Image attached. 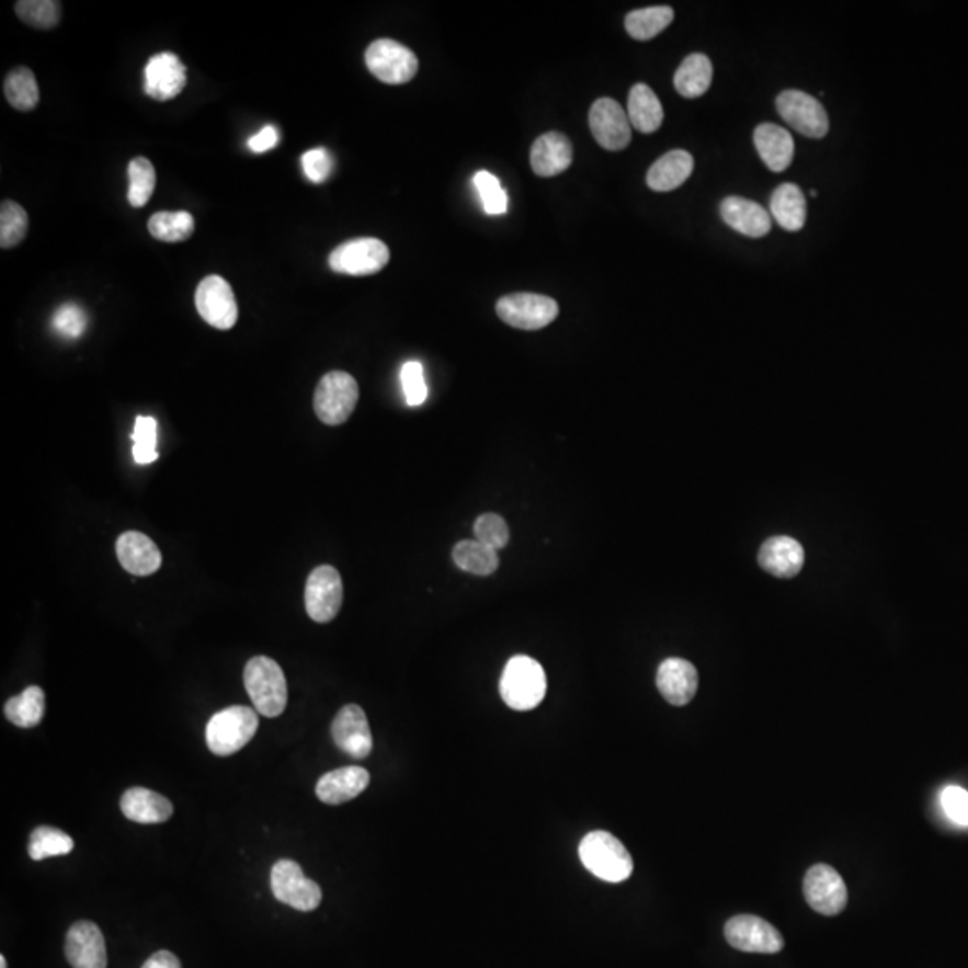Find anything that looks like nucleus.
<instances>
[{
	"label": "nucleus",
	"instance_id": "obj_40",
	"mask_svg": "<svg viewBox=\"0 0 968 968\" xmlns=\"http://www.w3.org/2000/svg\"><path fill=\"white\" fill-rule=\"evenodd\" d=\"M474 185H476L479 196H481L482 207L490 216H501L508 210V194L502 189L501 182L493 176L492 172L479 171L474 176Z\"/></svg>",
	"mask_w": 968,
	"mask_h": 968
},
{
	"label": "nucleus",
	"instance_id": "obj_32",
	"mask_svg": "<svg viewBox=\"0 0 968 968\" xmlns=\"http://www.w3.org/2000/svg\"><path fill=\"white\" fill-rule=\"evenodd\" d=\"M453 560L463 572L476 576H490L499 569L497 551L479 540L457 542L453 549Z\"/></svg>",
	"mask_w": 968,
	"mask_h": 968
},
{
	"label": "nucleus",
	"instance_id": "obj_3",
	"mask_svg": "<svg viewBox=\"0 0 968 968\" xmlns=\"http://www.w3.org/2000/svg\"><path fill=\"white\" fill-rule=\"evenodd\" d=\"M581 863L590 874L606 882H623L634 874V859L614 834L594 831L580 845Z\"/></svg>",
	"mask_w": 968,
	"mask_h": 968
},
{
	"label": "nucleus",
	"instance_id": "obj_26",
	"mask_svg": "<svg viewBox=\"0 0 968 968\" xmlns=\"http://www.w3.org/2000/svg\"><path fill=\"white\" fill-rule=\"evenodd\" d=\"M121 811L135 823H163L172 817V804L168 798L146 787H132L121 798Z\"/></svg>",
	"mask_w": 968,
	"mask_h": 968
},
{
	"label": "nucleus",
	"instance_id": "obj_14",
	"mask_svg": "<svg viewBox=\"0 0 968 968\" xmlns=\"http://www.w3.org/2000/svg\"><path fill=\"white\" fill-rule=\"evenodd\" d=\"M804 895L807 904L825 916L840 914L849 902L845 880L829 865H815L807 870Z\"/></svg>",
	"mask_w": 968,
	"mask_h": 968
},
{
	"label": "nucleus",
	"instance_id": "obj_42",
	"mask_svg": "<svg viewBox=\"0 0 968 968\" xmlns=\"http://www.w3.org/2000/svg\"><path fill=\"white\" fill-rule=\"evenodd\" d=\"M474 533H476L477 540L485 546L492 547L493 551L504 549L510 542V527H508L506 521L497 513H482L481 516H477Z\"/></svg>",
	"mask_w": 968,
	"mask_h": 968
},
{
	"label": "nucleus",
	"instance_id": "obj_27",
	"mask_svg": "<svg viewBox=\"0 0 968 968\" xmlns=\"http://www.w3.org/2000/svg\"><path fill=\"white\" fill-rule=\"evenodd\" d=\"M694 158L684 149H673L649 168L648 187L654 192H669L679 189L693 174Z\"/></svg>",
	"mask_w": 968,
	"mask_h": 968
},
{
	"label": "nucleus",
	"instance_id": "obj_43",
	"mask_svg": "<svg viewBox=\"0 0 968 968\" xmlns=\"http://www.w3.org/2000/svg\"><path fill=\"white\" fill-rule=\"evenodd\" d=\"M400 380H402L403 395H406L408 406L418 408L428 400V384L423 377V366L418 361H409L403 364Z\"/></svg>",
	"mask_w": 968,
	"mask_h": 968
},
{
	"label": "nucleus",
	"instance_id": "obj_13",
	"mask_svg": "<svg viewBox=\"0 0 968 968\" xmlns=\"http://www.w3.org/2000/svg\"><path fill=\"white\" fill-rule=\"evenodd\" d=\"M197 312L210 327L230 330L239 320V307L231 285L223 276L203 278L196 289Z\"/></svg>",
	"mask_w": 968,
	"mask_h": 968
},
{
	"label": "nucleus",
	"instance_id": "obj_35",
	"mask_svg": "<svg viewBox=\"0 0 968 968\" xmlns=\"http://www.w3.org/2000/svg\"><path fill=\"white\" fill-rule=\"evenodd\" d=\"M148 230L158 241L183 242L194 234L196 223L189 212H157L148 221Z\"/></svg>",
	"mask_w": 968,
	"mask_h": 968
},
{
	"label": "nucleus",
	"instance_id": "obj_2",
	"mask_svg": "<svg viewBox=\"0 0 968 968\" xmlns=\"http://www.w3.org/2000/svg\"><path fill=\"white\" fill-rule=\"evenodd\" d=\"M244 687L257 713L278 718L287 707V682L281 665L270 657H253L244 668Z\"/></svg>",
	"mask_w": 968,
	"mask_h": 968
},
{
	"label": "nucleus",
	"instance_id": "obj_18",
	"mask_svg": "<svg viewBox=\"0 0 968 968\" xmlns=\"http://www.w3.org/2000/svg\"><path fill=\"white\" fill-rule=\"evenodd\" d=\"M65 956L72 968H106V944L94 922H76L65 939Z\"/></svg>",
	"mask_w": 968,
	"mask_h": 968
},
{
	"label": "nucleus",
	"instance_id": "obj_11",
	"mask_svg": "<svg viewBox=\"0 0 968 968\" xmlns=\"http://www.w3.org/2000/svg\"><path fill=\"white\" fill-rule=\"evenodd\" d=\"M725 938L742 953L775 954L784 949V938L770 922L755 914H738L725 925Z\"/></svg>",
	"mask_w": 968,
	"mask_h": 968
},
{
	"label": "nucleus",
	"instance_id": "obj_9",
	"mask_svg": "<svg viewBox=\"0 0 968 968\" xmlns=\"http://www.w3.org/2000/svg\"><path fill=\"white\" fill-rule=\"evenodd\" d=\"M497 315L504 323L521 330H540L558 318V304L553 298L533 293H515L497 301Z\"/></svg>",
	"mask_w": 968,
	"mask_h": 968
},
{
	"label": "nucleus",
	"instance_id": "obj_37",
	"mask_svg": "<svg viewBox=\"0 0 968 968\" xmlns=\"http://www.w3.org/2000/svg\"><path fill=\"white\" fill-rule=\"evenodd\" d=\"M128 202L132 207L140 208L151 200L155 185H157V172L148 158H134L128 166Z\"/></svg>",
	"mask_w": 968,
	"mask_h": 968
},
{
	"label": "nucleus",
	"instance_id": "obj_25",
	"mask_svg": "<svg viewBox=\"0 0 968 968\" xmlns=\"http://www.w3.org/2000/svg\"><path fill=\"white\" fill-rule=\"evenodd\" d=\"M572 163V146L566 135H542L532 148V168L540 178L558 176Z\"/></svg>",
	"mask_w": 968,
	"mask_h": 968
},
{
	"label": "nucleus",
	"instance_id": "obj_31",
	"mask_svg": "<svg viewBox=\"0 0 968 968\" xmlns=\"http://www.w3.org/2000/svg\"><path fill=\"white\" fill-rule=\"evenodd\" d=\"M4 714L15 727L33 728L45 714V693L38 685H31L24 693L5 702Z\"/></svg>",
	"mask_w": 968,
	"mask_h": 968
},
{
	"label": "nucleus",
	"instance_id": "obj_23",
	"mask_svg": "<svg viewBox=\"0 0 968 968\" xmlns=\"http://www.w3.org/2000/svg\"><path fill=\"white\" fill-rule=\"evenodd\" d=\"M806 561L804 547L792 536H773L764 542L759 551L762 569L777 578H793L800 572Z\"/></svg>",
	"mask_w": 968,
	"mask_h": 968
},
{
	"label": "nucleus",
	"instance_id": "obj_29",
	"mask_svg": "<svg viewBox=\"0 0 968 968\" xmlns=\"http://www.w3.org/2000/svg\"><path fill=\"white\" fill-rule=\"evenodd\" d=\"M770 210L784 230L798 231L806 225V196L795 183H782L770 200Z\"/></svg>",
	"mask_w": 968,
	"mask_h": 968
},
{
	"label": "nucleus",
	"instance_id": "obj_33",
	"mask_svg": "<svg viewBox=\"0 0 968 968\" xmlns=\"http://www.w3.org/2000/svg\"><path fill=\"white\" fill-rule=\"evenodd\" d=\"M673 19V8H669V5H653V8H642V10H635L628 13L625 20V27L631 38L646 42V39L660 35L665 27H669Z\"/></svg>",
	"mask_w": 968,
	"mask_h": 968
},
{
	"label": "nucleus",
	"instance_id": "obj_36",
	"mask_svg": "<svg viewBox=\"0 0 968 968\" xmlns=\"http://www.w3.org/2000/svg\"><path fill=\"white\" fill-rule=\"evenodd\" d=\"M75 849V841L69 834L55 829V827H38L31 832L30 857L33 861L49 859V857H58V855H67Z\"/></svg>",
	"mask_w": 968,
	"mask_h": 968
},
{
	"label": "nucleus",
	"instance_id": "obj_30",
	"mask_svg": "<svg viewBox=\"0 0 968 968\" xmlns=\"http://www.w3.org/2000/svg\"><path fill=\"white\" fill-rule=\"evenodd\" d=\"M713 61L702 53H694L682 61L674 75V89L687 99L702 98L713 83Z\"/></svg>",
	"mask_w": 968,
	"mask_h": 968
},
{
	"label": "nucleus",
	"instance_id": "obj_34",
	"mask_svg": "<svg viewBox=\"0 0 968 968\" xmlns=\"http://www.w3.org/2000/svg\"><path fill=\"white\" fill-rule=\"evenodd\" d=\"M4 95L8 103L19 112H31L39 101L38 83L33 70L16 67L4 79Z\"/></svg>",
	"mask_w": 968,
	"mask_h": 968
},
{
	"label": "nucleus",
	"instance_id": "obj_8",
	"mask_svg": "<svg viewBox=\"0 0 968 968\" xmlns=\"http://www.w3.org/2000/svg\"><path fill=\"white\" fill-rule=\"evenodd\" d=\"M389 262V248L374 237L344 242L329 257L330 270L341 275L368 276L379 273Z\"/></svg>",
	"mask_w": 968,
	"mask_h": 968
},
{
	"label": "nucleus",
	"instance_id": "obj_5",
	"mask_svg": "<svg viewBox=\"0 0 968 968\" xmlns=\"http://www.w3.org/2000/svg\"><path fill=\"white\" fill-rule=\"evenodd\" d=\"M357 400V380L346 372H330L316 388L315 411L324 425H341L354 413Z\"/></svg>",
	"mask_w": 968,
	"mask_h": 968
},
{
	"label": "nucleus",
	"instance_id": "obj_38",
	"mask_svg": "<svg viewBox=\"0 0 968 968\" xmlns=\"http://www.w3.org/2000/svg\"><path fill=\"white\" fill-rule=\"evenodd\" d=\"M30 228V217L24 207H20L19 203L5 200L0 205V248L19 247L24 241Z\"/></svg>",
	"mask_w": 968,
	"mask_h": 968
},
{
	"label": "nucleus",
	"instance_id": "obj_7",
	"mask_svg": "<svg viewBox=\"0 0 968 968\" xmlns=\"http://www.w3.org/2000/svg\"><path fill=\"white\" fill-rule=\"evenodd\" d=\"M364 59L369 72L383 83H409L418 72L417 55L395 39H375Z\"/></svg>",
	"mask_w": 968,
	"mask_h": 968
},
{
	"label": "nucleus",
	"instance_id": "obj_15",
	"mask_svg": "<svg viewBox=\"0 0 968 968\" xmlns=\"http://www.w3.org/2000/svg\"><path fill=\"white\" fill-rule=\"evenodd\" d=\"M589 124L595 143L606 151H623L631 143L628 114L614 99H597L590 109Z\"/></svg>",
	"mask_w": 968,
	"mask_h": 968
},
{
	"label": "nucleus",
	"instance_id": "obj_19",
	"mask_svg": "<svg viewBox=\"0 0 968 968\" xmlns=\"http://www.w3.org/2000/svg\"><path fill=\"white\" fill-rule=\"evenodd\" d=\"M657 687L665 702L684 707L698 691V671L688 660L665 659L657 673Z\"/></svg>",
	"mask_w": 968,
	"mask_h": 968
},
{
	"label": "nucleus",
	"instance_id": "obj_28",
	"mask_svg": "<svg viewBox=\"0 0 968 968\" xmlns=\"http://www.w3.org/2000/svg\"><path fill=\"white\" fill-rule=\"evenodd\" d=\"M626 114L631 128L646 135L654 134L664 121V109L660 99L645 83L635 84L634 89L629 90Z\"/></svg>",
	"mask_w": 968,
	"mask_h": 968
},
{
	"label": "nucleus",
	"instance_id": "obj_22",
	"mask_svg": "<svg viewBox=\"0 0 968 968\" xmlns=\"http://www.w3.org/2000/svg\"><path fill=\"white\" fill-rule=\"evenodd\" d=\"M369 773L361 766H346L324 773L316 784V795L323 804L340 806L354 800L368 787Z\"/></svg>",
	"mask_w": 968,
	"mask_h": 968
},
{
	"label": "nucleus",
	"instance_id": "obj_46",
	"mask_svg": "<svg viewBox=\"0 0 968 968\" xmlns=\"http://www.w3.org/2000/svg\"><path fill=\"white\" fill-rule=\"evenodd\" d=\"M939 801H942L945 815L950 820L956 821L958 825L968 827V793L965 792L964 787H945Z\"/></svg>",
	"mask_w": 968,
	"mask_h": 968
},
{
	"label": "nucleus",
	"instance_id": "obj_10",
	"mask_svg": "<svg viewBox=\"0 0 968 968\" xmlns=\"http://www.w3.org/2000/svg\"><path fill=\"white\" fill-rule=\"evenodd\" d=\"M343 605V581L338 569L316 567L305 583V610L315 623H330Z\"/></svg>",
	"mask_w": 968,
	"mask_h": 968
},
{
	"label": "nucleus",
	"instance_id": "obj_49",
	"mask_svg": "<svg viewBox=\"0 0 968 968\" xmlns=\"http://www.w3.org/2000/svg\"><path fill=\"white\" fill-rule=\"evenodd\" d=\"M0 968H8V959L4 956H0Z\"/></svg>",
	"mask_w": 968,
	"mask_h": 968
},
{
	"label": "nucleus",
	"instance_id": "obj_24",
	"mask_svg": "<svg viewBox=\"0 0 968 968\" xmlns=\"http://www.w3.org/2000/svg\"><path fill=\"white\" fill-rule=\"evenodd\" d=\"M753 144L762 162L773 172L786 171L795 157V140L787 129L777 124H759L753 132Z\"/></svg>",
	"mask_w": 968,
	"mask_h": 968
},
{
	"label": "nucleus",
	"instance_id": "obj_45",
	"mask_svg": "<svg viewBox=\"0 0 968 968\" xmlns=\"http://www.w3.org/2000/svg\"><path fill=\"white\" fill-rule=\"evenodd\" d=\"M301 168L310 182L323 183L334 169V158L327 149H310L301 157Z\"/></svg>",
	"mask_w": 968,
	"mask_h": 968
},
{
	"label": "nucleus",
	"instance_id": "obj_48",
	"mask_svg": "<svg viewBox=\"0 0 968 968\" xmlns=\"http://www.w3.org/2000/svg\"><path fill=\"white\" fill-rule=\"evenodd\" d=\"M143 968H182L180 959L169 950H158L143 965Z\"/></svg>",
	"mask_w": 968,
	"mask_h": 968
},
{
	"label": "nucleus",
	"instance_id": "obj_41",
	"mask_svg": "<svg viewBox=\"0 0 968 968\" xmlns=\"http://www.w3.org/2000/svg\"><path fill=\"white\" fill-rule=\"evenodd\" d=\"M134 457L138 465L157 462V420L152 417H138L135 420Z\"/></svg>",
	"mask_w": 968,
	"mask_h": 968
},
{
	"label": "nucleus",
	"instance_id": "obj_1",
	"mask_svg": "<svg viewBox=\"0 0 968 968\" xmlns=\"http://www.w3.org/2000/svg\"><path fill=\"white\" fill-rule=\"evenodd\" d=\"M499 691L504 703L513 710H533L546 698L547 679L544 668L532 657L516 654L508 660L506 668L502 671Z\"/></svg>",
	"mask_w": 968,
	"mask_h": 968
},
{
	"label": "nucleus",
	"instance_id": "obj_47",
	"mask_svg": "<svg viewBox=\"0 0 968 968\" xmlns=\"http://www.w3.org/2000/svg\"><path fill=\"white\" fill-rule=\"evenodd\" d=\"M278 140H281L278 129H276L275 126H266V128H262L255 137L250 138L248 146H250V149L253 152H264L275 148Z\"/></svg>",
	"mask_w": 968,
	"mask_h": 968
},
{
	"label": "nucleus",
	"instance_id": "obj_4",
	"mask_svg": "<svg viewBox=\"0 0 968 968\" xmlns=\"http://www.w3.org/2000/svg\"><path fill=\"white\" fill-rule=\"evenodd\" d=\"M259 728V713L250 707L234 705L212 716L207 722L208 750L217 758H230L247 747Z\"/></svg>",
	"mask_w": 968,
	"mask_h": 968
},
{
	"label": "nucleus",
	"instance_id": "obj_21",
	"mask_svg": "<svg viewBox=\"0 0 968 968\" xmlns=\"http://www.w3.org/2000/svg\"><path fill=\"white\" fill-rule=\"evenodd\" d=\"M117 558L123 569L134 576H151L162 566V553L157 544L138 532H126L118 536Z\"/></svg>",
	"mask_w": 968,
	"mask_h": 968
},
{
	"label": "nucleus",
	"instance_id": "obj_17",
	"mask_svg": "<svg viewBox=\"0 0 968 968\" xmlns=\"http://www.w3.org/2000/svg\"><path fill=\"white\" fill-rule=\"evenodd\" d=\"M187 84V69L172 53L152 56L146 65V94L155 101H171L182 94Z\"/></svg>",
	"mask_w": 968,
	"mask_h": 968
},
{
	"label": "nucleus",
	"instance_id": "obj_16",
	"mask_svg": "<svg viewBox=\"0 0 968 968\" xmlns=\"http://www.w3.org/2000/svg\"><path fill=\"white\" fill-rule=\"evenodd\" d=\"M335 747L350 758L366 759L374 748L368 719L360 705H344L332 721Z\"/></svg>",
	"mask_w": 968,
	"mask_h": 968
},
{
	"label": "nucleus",
	"instance_id": "obj_20",
	"mask_svg": "<svg viewBox=\"0 0 968 968\" xmlns=\"http://www.w3.org/2000/svg\"><path fill=\"white\" fill-rule=\"evenodd\" d=\"M722 221L744 237L759 239L772 230V216L759 203L741 196H728L721 203Z\"/></svg>",
	"mask_w": 968,
	"mask_h": 968
},
{
	"label": "nucleus",
	"instance_id": "obj_39",
	"mask_svg": "<svg viewBox=\"0 0 968 968\" xmlns=\"http://www.w3.org/2000/svg\"><path fill=\"white\" fill-rule=\"evenodd\" d=\"M15 11L22 22L35 30H50L61 20V4L56 0H20Z\"/></svg>",
	"mask_w": 968,
	"mask_h": 968
},
{
	"label": "nucleus",
	"instance_id": "obj_6",
	"mask_svg": "<svg viewBox=\"0 0 968 968\" xmlns=\"http://www.w3.org/2000/svg\"><path fill=\"white\" fill-rule=\"evenodd\" d=\"M271 891L278 902L298 911H315L323 899L320 886L307 879L301 866L291 859L276 861L271 868Z\"/></svg>",
	"mask_w": 968,
	"mask_h": 968
},
{
	"label": "nucleus",
	"instance_id": "obj_12",
	"mask_svg": "<svg viewBox=\"0 0 968 968\" xmlns=\"http://www.w3.org/2000/svg\"><path fill=\"white\" fill-rule=\"evenodd\" d=\"M777 110L798 134L809 138H823L829 134V117L817 98L801 90H784L777 98Z\"/></svg>",
	"mask_w": 968,
	"mask_h": 968
},
{
	"label": "nucleus",
	"instance_id": "obj_44",
	"mask_svg": "<svg viewBox=\"0 0 968 968\" xmlns=\"http://www.w3.org/2000/svg\"><path fill=\"white\" fill-rule=\"evenodd\" d=\"M53 329L58 332L59 335H64V338H70V340H76L79 335L83 334L84 329H87V315H84V310L78 305L67 304L61 305L58 310H56L55 316H53Z\"/></svg>",
	"mask_w": 968,
	"mask_h": 968
}]
</instances>
